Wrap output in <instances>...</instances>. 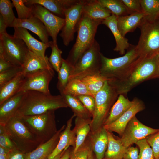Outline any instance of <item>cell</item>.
Returning <instances> with one entry per match:
<instances>
[{
	"mask_svg": "<svg viewBox=\"0 0 159 159\" xmlns=\"http://www.w3.org/2000/svg\"><path fill=\"white\" fill-rule=\"evenodd\" d=\"M159 54L151 57L141 56L125 76L116 81H107L119 95H126L132 89L147 80L159 78Z\"/></svg>",
	"mask_w": 159,
	"mask_h": 159,
	"instance_id": "1",
	"label": "cell"
},
{
	"mask_svg": "<svg viewBox=\"0 0 159 159\" xmlns=\"http://www.w3.org/2000/svg\"><path fill=\"white\" fill-rule=\"evenodd\" d=\"M68 107L61 95H53L34 90L25 92L15 114L24 116L36 115L49 111Z\"/></svg>",
	"mask_w": 159,
	"mask_h": 159,
	"instance_id": "2",
	"label": "cell"
},
{
	"mask_svg": "<svg viewBox=\"0 0 159 159\" xmlns=\"http://www.w3.org/2000/svg\"><path fill=\"white\" fill-rule=\"evenodd\" d=\"M127 52L121 57L110 58L101 54L100 74L107 81L120 80L128 74L141 56L136 46L130 45Z\"/></svg>",
	"mask_w": 159,
	"mask_h": 159,
	"instance_id": "3",
	"label": "cell"
},
{
	"mask_svg": "<svg viewBox=\"0 0 159 159\" xmlns=\"http://www.w3.org/2000/svg\"><path fill=\"white\" fill-rule=\"evenodd\" d=\"M102 20H93L82 15L77 26L75 42L66 59L73 66L93 44L98 27Z\"/></svg>",
	"mask_w": 159,
	"mask_h": 159,
	"instance_id": "4",
	"label": "cell"
},
{
	"mask_svg": "<svg viewBox=\"0 0 159 159\" xmlns=\"http://www.w3.org/2000/svg\"><path fill=\"white\" fill-rule=\"evenodd\" d=\"M119 95L115 88L106 81L102 88L94 95L95 107L90 123V132L93 133L103 126Z\"/></svg>",
	"mask_w": 159,
	"mask_h": 159,
	"instance_id": "5",
	"label": "cell"
},
{
	"mask_svg": "<svg viewBox=\"0 0 159 159\" xmlns=\"http://www.w3.org/2000/svg\"><path fill=\"white\" fill-rule=\"evenodd\" d=\"M54 111L49 110L38 115L19 116L40 145L49 140L57 131Z\"/></svg>",
	"mask_w": 159,
	"mask_h": 159,
	"instance_id": "6",
	"label": "cell"
},
{
	"mask_svg": "<svg viewBox=\"0 0 159 159\" xmlns=\"http://www.w3.org/2000/svg\"><path fill=\"white\" fill-rule=\"evenodd\" d=\"M4 127L6 132L16 148L19 150L28 153L40 145L20 117L15 115Z\"/></svg>",
	"mask_w": 159,
	"mask_h": 159,
	"instance_id": "7",
	"label": "cell"
},
{
	"mask_svg": "<svg viewBox=\"0 0 159 159\" xmlns=\"http://www.w3.org/2000/svg\"><path fill=\"white\" fill-rule=\"evenodd\" d=\"M140 35L136 48L141 56L159 54V18L154 21L143 19L138 27Z\"/></svg>",
	"mask_w": 159,
	"mask_h": 159,
	"instance_id": "8",
	"label": "cell"
},
{
	"mask_svg": "<svg viewBox=\"0 0 159 159\" xmlns=\"http://www.w3.org/2000/svg\"><path fill=\"white\" fill-rule=\"evenodd\" d=\"M98 43L95 40L92 46L80 57L74 66L70 78L81 80L89 75L100 73L101 54Z\"/></svg>",
	"mask_w": 159,
	"mask_h": 159,
	"instance_id": "9",
	"label": "cell"
},
{
	"mask_svg": "<svg viewBox=\"0 0 159 159\" xmlns=\"http://www.w3.org/2000/svg\"><path fill=\"white\" fill-rule=\"evenodd\" d=\"M0 40L4 47L3 54L0 56L14 65L22 67L29 50L24 41L7 32L0 35Z\"/></svg>",
	"mask_w": 159,
	"mask_h": 159,
	"instance_id": "10",
	"label": "cell"
},
{
	"mask_svg": "<svg viewBox=\"0 0 159 159\" xmlns=\"http://www.w3.org/2000/svg\"><path fill=\"white\" fill-rule=\"evenodd\" d=\"M54 74L53 69H41L26 74L19 92L34 90L51 94L49 85Z\"/></svg>",
	"mask_w": 159,
	"mask_h": 159,
	"instance_id": "11",
	"label": "cell"
},
{
	"mask_svg": "<svg viewBox=\"0 0 159 159\" xmlns=\"http://www.w3.org/2000/svg\"><path fill=\"white\" fill-rule=\"evenodd\" d=\"M85 0L77 3L64 11L65 23L59 34L64 45L68 46L74 38L75 32L82 16Z\"/></svg>",
	"mask_w": 159,
	"mask_h": 159,
	"instance_id": "12",
	"label": "cell"
},
{
	"mask_svg": "<svg viewBox=\"0 0 159 159\" xmlns=\"http://www.w3.org/2000/svg\"><path fill=\"white\" fill-rule=\"evenodd\" d=\"M159 131V129L153 128L143 124L135 116L129 122L121 137L118 138L123 146L127 148Z\"/></svg>",
	"mask_w": 159,
	"mask_h": 159,
	"instance_id": "13",
	"label": "cell"
},
{
	"mask_svg": "<svg viewBox=\"0 0 159 159\" xmlns=\"http://www.w3.org/2000/svg\"><path fill=\"white\" fill-rule=\"evenodd\" d=\"M28 6L32 8L33 16L38 18L43 23L53 42L57 44V36L64 25L65 19L54 15L39 4Z\"/></svg>",
	"mask_w": 159,
	"mask_h": 159,
	"instance_id": "14",
	"label": "cell"
},
{
	"mask_svg": "<svg viewBox=\"0 0 159 159\" xmlns=\"http://www.w3.org/2000/svg\"><path fill=\"white\" fill-rule=\"evenodd\" d=\"M135 102L132 107L116 121L110 124L103 126L109 131L114 132L121 136L127 124L138 112L143 110L145 106L140 100L135 98Z\"/></svg>",
	"mask_w": 159,
	"mask_h": 159,
	"instance_id": "15",
	"label": "cell"
},
{
	"mask_svg": "<svg viewBox=\"0 0 159 159\" xmlns=\"http://www.w3.org/2000/svg\"><path fill=\"white\" fill-rule=\"evenodd\" d=\"M13 36L22 39L25 42L29 50L36 55L44 57L46 49L50 47L49 42L45 43L39 41L33 37L27 29L21 27H15Z\"/></svg>",
	"mask_w": 159,
	"mask_h": 159,
	"instance_id": "16",
	"label": "cell"
},
{
	"mask_svg": "<svg viewBox=\"0 0 159 159\" xmlns=\"http://www.w3.org/2000/svg\"><path fill=\"white\" fill-rule=\"evenodd\" d=\"M11 27H21L29 29L37 35L42 42L49 43V36L47 29L42 21L36 17L33 16L25 19L16 18Z\"/></svg>",
	"mask_w": 159,
	"mask_h": 159,
	"instance_id": "17",
	"label": "cell"
},
{
	"mask_svg": "<svg viewBox=\"0 0 159 159\" xmlns=\"http://www.w3.org/2000/svg\"><path fill=\"white\" fill-rule=\"evenodd\" d=\"M77 0H26L25 4L28 6L39 4L54 15L64 18L65 10L78 3Z\"/></svg>",
	"mask_w": 159,
	"mask_h": 159,
	"instance_id": "18",
	"label": "cell"
},
{
	"mask_svg": "<svg viewBox=\"0 0 159 159\" xmlns=\"http://www.w3.org/2000/svg\"><path fill=\"white\" fill-rule=\"evenodd\" d=\"M25 92H18L0 105V125L4 126L15 116Z\"/></svg>",
	"mask_w": 159,
	"mask_h": 159,
	"instance_id": "19",
	"label": "cell"
},
{
	"mask_svg": "<svg viewBox=\"0 0 159 159\" xmlns=\"http://www.w3.org/2000/svg\"><path fill=\"white\" fill-rule=\"evenodd\" d=\"M75 117L73 115L67 121L66 125L62 132L58 143L56 148L48 157L47 159H52L64 150L72 146L74 148L76 144V136L71 128L73 118Z\"/></svg>",
	"mask_w": 159,
	"mask_h": 159,
	"instance_id": "20",
	"label": "cell"
},
{
	"mask_svg": "<svg viewBox=\"0 0 159 159\" xmlns=\"http://www.w3.org/2000/svg\"><path fill=\"white\" fill-rule=\"evenodd\" d=\"M63 125L49 140L39 145L33 151L26 153L25 159H47L56 148L60 135L65 127Z\"/></svg>",
	"mask_w": 159,
	"mask_h": 159,
	"instance_id": "21",
	"label": "cell"
},
{
	"mask_svg": "<svg viewBox=\"0 0 159 159\" xmlns=\"http://www.w3.org/2000/svg\"><path fill=\"white\" fill-rule=\"evenodd\" d=\"M88 135L91 148L96 159H103L108 145L107 130L103 126L93 133Z\"/></svg>",
	"mask_w": 159,
	"mask_h": 159,
	"instance_id": "22",
	"label": "cell"
},
{
	"mask_svg": "<svg viewBox=\"0 0 159 159\" xmlns=\"http://www.w3.org/2000/svg\"><path fill=\"white\" fill-rule=\"evenodd\" d=\"M117 17L112 14L110 16L103 20L102 24L110 29L114 37L116 45L114 50L123 55L125 54L126 50L129 48L131 44L128 42V40L122 36L117 26Z\"/></svg>",
	"mask_w": 159,
	"mask_h": 159,
	"instance_id": "23",
	"label": "cell"
},
{
	"mask_svg": "<svg viewBox=\"0 0 159 159\" xmlns=\"http://www.w3.org/2000/svg\"><path fill=\"white\" fill-rule=\"evenodd\" d=\"M22 67V72L24 75L41 69H53L47 55L44 57H41L30 50Z\"/></svg>",
	"mask_w": 159,
	"mask_h": 159,
	"instance_id": "24",
	"label": "cell"
},
{
	"mask_svg": "<svg viewBox=\"0 0 159 159\" xmlns=\"http://www.w3.org/2000/svg\"><path fill=\"white\" fill-rule=\"evenodd\" d=\"M82 14L93 20H103L110 16L111 12L98 0H85Z\"/></svg>",
	"mask_w": 159,
	"mask_h": 159,
	"instance_id": "25",
	"label": "cell"
},
{
	"mask_svg": "<svg viewBox=\"0 0 159 159\" xmlns=\"http://www.w3.org/2000/svg\"><path fill=\"white\" fill-rule=\"evenodd\" d=\"M134 102V98L130 101L124 95H119L117 101L112 107L103 126L108 125L116 121L132 107Z\"/></svg>",
	"mask_w": 159,
	"mask_h": 159,
	"instance_id": "26",
	"label": "cell"
},
{
	"mask_svg": "<svg viewBox=\"0 0 159 159\" xmlns=\"http://www.w3.org/2000/svg\"><path fill=\"white\" fill-rule=\"evenodd\" d=\"M145 16L143 12L136 13L117 17V26L122 36L133 32L139 27Z\"/></svg>",
	"mask_w": 159,
	"mask_h": 159,
	"instance_id": "27",
	"label": "cell"
},
{
	"mask_svg": "<svg viewBox=\"0 0 159 159\" xmlns=\"http://www.w3.org/2000/svg\"><path fill=\"white\" fill-rule=\"evenodd\" d=\"M24 77L21 72L0 87V105L19 92Z\"/></svg>",
	"mask_w": 159,
	"mask_h": 159,
	"instance_id": "28",
	"label": "cell"
},
{
	"mask_svg": "<svg viewBox=\"0 0 159 159\" xmlns=\"http://www.w3.org/2000/svg\"><path fill=\"white\" fill-rule=\"evenodd\" d=\"M91 118L85 119L76 117L73 129L76 136V144L73 152H75L84 143L90 131Z\"/></svg>",
	"mask_w": 159,
	"mask_h": 159,
	"instance_id": "29",
	"label": "cell"
},
{
	"mask_svg": "<svg viewBox=\"0 0 159 159\" xmlns=\"http://www.w3.org/2000/svg\"><path fill=\"white\" fill-rule=\"evenodd\" d=\"M107 131L108 145L103 159H123L127 148L123 146L119 138H114L111 132Z\"/></svg>",
	"mask_w": 159,
	"mask_h": 159,
	"instance_id": "30",
	"label": "cell"
},
{
	"mask_svg": "<svg viewBox=\"0 0 159 159\" xmlns=\"http://www.w3.org/2000/svg\"><path fill=\"white\" fill-rule=\"evenodd\" d=\"M65 102L74 112L75 117L85 119L92 118V116L81 101L76 97L62 94Z\"/></svg>",
	"mask_w": 159,
	"mask_h": 159,
	"instance_id": "31",
	"label": "cell"
},
{
	"mask_svg": "<svg viewBox=\"0 0 159 159\" xmlns=\"http://www.w3.org/2000/svg\"><path fill=\"white\" fill-rule=\"evenodd\" d=\"M62 94L75 97L81 95H89L93 97L81 80L74 78L69 79L64 90L60 94Z\"/></svg>",
	"mask_w": 159,
	"mask_h": 159,
	"instance_id": "32",
	"label": "cell"
},
{
	"mask_svg": "<svg viewBox=\"0 0 159 159\" xmlns=\"http://www.w3.org/2000/svg\"><path fill=\"white\" fill-rule=\"evenodd\" d=\"M74 66L66 59H63L62 64L58 72V82L57 87L61 94L67 84Z\"/></svg>",
	"mask_w": 159,
	"mask_h": 159,
	"instance_id": "33",
	"label": "cell"
},
{
	"mask_svg": "<svg viewBox=\"0 0 159 159\" xmlns=\"http://www.w3.org/2000/svg\"><path fill=\"white\" fill-rule=\"evenodd\" d=\"M144 18L154 21L159 18V0H140Z\"/></svg>",
	"mask_w": 159,
	"mask_h": 159,
	"instance_id": "34",
	"label": "cell"
},
{
	"mask_svg": "<svg viewBox=\"0 0 159 159\" xmlns=\"http://www.w3.org/2000/svg\"><path fill=\"white\" fill-rule=\"evenodd\" d=\"M88 90L94 95L103 87L107 80L100 73L87 76L81 79Z\"/></svg>",
	"mask_w": 159,
	"mask_h": 159,
	"instance_id": "35",
	"label": "cell"
},
{
	"mask_svg": "<svg viewBox=\"0 0 159 159\" xmlns=\"http://www.w3.org/2000/svg\"><path fill=\"white\" fill-rule=\"evenodd\" d=\"M103 6L109 10L112 14L117 17L130 14L121 0H98Z\"/></svg>",
	"mask_w": 159,
	"mask_h": 159,
	"instance_id": "36",
	"label": "cell"
},
{
	"mask_svg": "<svg viewBox=\"0 0 159 159\" xmlns=\"http://www.w3.org/2000/svg\"><path fill=\"white\" fill-rule=\"evenodd\" d=\"M13 6L10 0H0L1 15L7 26L11 27L16 18L12 9Z\"/></svg>",
	"mask_w": 159,
	"mask_h": 159,
	"instance_id": "37",
	"label": "cell"
},
{
	"mask_svg": "<svg viewBox=\"0 0 159 159\" xmlns=\"http://www.w3.org/2000/svg\"><path fill=\"white\" fill-rule=\"evenodd\" d=\"M49 44L52 52L49 61L52 68L58 72L62 61V51L59 48L57 44L54 43L52 41H49Z\"/></svg>",
	"mask_w": 159,
	"mask_h": 159,
	"instance_id": "38",
	"label": "cell"
},
{
	"mask_svg": "<svg viewBox=\"0 0 159 159\" xmlns=\"http://www.w3.org/2000/svg\"><path fill=\"white\" fill-rule=\"evenodd\" d=\"M12 1L16 10L18 19H25L33 16L31 7L25 5L26 0H12Z\"/></svg>",
	"mask_w": 159,
	"mask_h": 159,
	"instance_id": "39",
	"label": "cell"
},
{
	"mask_svg": "<svg viewBox=\"0 0 159 159\" xmlns=\"http://www.w3.org/2000/svg\"><path fill=\"white\" fill-rule=\"evenodd\" d=\"M135 144L139 149L138 159H159L154 156L146 138L138 141Z\"/></svg>",
	"mask_w": 159,
	"mask_h": 159,
	"instance_id": "40",
	"label": "cell"
},
{
	"mask_svg": "<svg viewBox=\"0 0 159 159\" xmlns=\"http://www.w3.org/2000/svg\"><path fill=\"white\" fill-rule=\"evenodd\" d=\"M91 148L89 138L87 136L84 143L75 152L71 153L70 159H87Z\"/></svg>",
	"mask_w": 159,
	"mask_h": 159,
	"instance_id": "41",
	"label": "cell"
},
{
	"mask_svg": "<svg viewBox=\"0 0 159 159\" xmlns=\"http://www.w3.org/2000/svg\"><path fill=\"white\" fill-rule=\"evenodd\" d=\"M22 71V67L15 66L0 72V87Z\"/></svg>",
	"mask_w": 159,
	"mask_h": 159,
	"instance_id": "42",
	"label": "cell"
},
{
	"mask_svg": "<svg viewBox=\"0 0 159 159\" xmlns=\"http://www.w3.org/2000/svg\"><path fill=\"white\" fill-rule=\"evenodd\" d=\"M76 97L89 111L92 117L95 107V101L94 97L89 95H81Z\"/></svg>",
	"mask_w": 159,
	"mask_h": 159,
	"instance_id": "43",
	"label": "cell"
},
{
	"mask_svg": "<svg viewBox=\"0 0 159 159\" xmlns=\"http://www.w3.org/2000/svg\"><path fill=\"white\" fill-rule=\"evenodd\" d=\"M146 138L154 156L156 158H159V131L148 136Z\"/></svg>",
	"mask_w": 159,
	"mask_h": 159,
	"instance_id": "44",
	"label": "cell"
},
{
	"mask_svg": "<svg viewBox=\"0 0 159 159\" xmlns=\"http://www.w3.org/2000/svg\"><path fill=\"white\" fill-rule=\"evenodd\" d=\"M127 9L130 14L143 12L140 0H121Z\"/></svg>",
	"mask_w": 159,
	"mask_h": 159,
	"instance_id": "45",
	"label": "cell"
},
{
	"mask_svg": "<svg viewBox=\"0 0 159 159\" xmlns=\"http://www.w3.org/2000/svg\"><path fill=\"white\" fill-rule=\"evenodd\" d=\"M0 146L10 150L16 148L6 132L0 134Z\"/></svg>",
	"mask_w": 159,
	"mask_h": 159,
	"instance_id": "46",
	"label": "cell"
},
{
	"mask_svg": "<svg viewBox=\"0 0 159 159\" xmlns=\"http://www.w3.org/2000/svg\"><path fill=\"white\" fill-rule=\"evenodd\" d=\"M139 154L138 147L130 146L127 148L123 159H138Z\"/></svg>",
	"mask_w": 159,
	"mask_h": 159,
	"instance_id": "47",
	"label": "cell"
},
{
	"mask_svg": "<svg viewBox=\"0 0 159 159\" xmlns=\"http://www.w3.org/2000/svg\"><path fill=\"white\" fill-rule=\"evenodd\" d=\"M26 153L16 148L11 150L7 157V159H25Z\"/></svg>",
	"mask_w": 159,
	"mask_h": 159,
	"instance_id": "48",
	"label": "cell"
},
{
	"mask_svg": "<svg viewBox=\"0 0 159 159\" xmlns=\"http://www.w3.org/2000/svg\"><path fill=\"white\" fill-rule=\"evenodd\" d=\"M15 66L3 56L0 55V72Z\"/></svg>",
	"mask_w": 159,
	"mask_h": 159,
	"instance_id": "49",
	"label": "cell"
},
{
	"mask_svg": "<svg viewBox=\"0 0 159 159\" xmlns=\"http://www.w3.org/2000/svg\"><path fill=\"white\" fill-rule=\"evenodd\" d=\"M8 27L4 20L2 16L0 15V35L6 32V28Z\"/></svg>",
	"mask_w": 159,
	"mask_h": 159,
	"instance_id": "50",
	"label": "cell"
},
{
	"mask_svg": "<svg viewBox=\"0 0 159 159\" xmlns=\"http://www.w3.org/2000/svg\"><path fill=\"white\" fill-rule=\"evenodd\" d=\"M68 148L66 150L64 153L59 159H70L71 154L70 148Z\"/></svg>",
	"mask_w": 159,
	"mask_h": 159,
	"instance_id": "51",
	"label": "cell"
},
{
	"mask_svg": "<svg viewBox=\"0 0 159 159\" xmlns=\"http://www.w3.org/2000/svg\"><path fill=\"white\" fill-rule=\"evenodd\" d=\"M10 150L0 146V154L7 156Z\"/></svg>",
	"mask_w": 159,
	"mask_h": 159,
	"instance_id": "52",
	"label": "cell"
},
{
	"mask_svg": "<svg viewBox=\"0 0 159 159\" xmlns=\"http://www.w3.org/2000/svg\"><path fill=\"white\" fill-rule=\"evenodd\" d=\"M94 154L91 149L89 152L87 159H96L95 156L94 155Z\"/></svg>",
	"mask_w": 159,
	"mask_h": 159,
	"instance_id": "53",
	"label": "cell"
},
{
	"mask_svg": "<svg viewBox=\"0 0 159 159\" xmlns=\"http://www.w3.org/2000/svg\"><path fill=\"white\" fill-rule=\"evenodd\" d=\"M4 51V47L2 42L0 40V55H2Z\"/></svg>",
	"mask_w": 159,
	"mask_h": 159,
	"instance_id": "54",
	"label": "cell"
},
{
	"mask_svg": "<svg viewBox=\"0 0 159 159\" xmlns=\"http://www.w3.org/2000/svg\"><path fill=\"white\" fill-rule=\"evenodd\" d=\"M66 150V149H65L62 152H61V153H59V154L58 155L56 156L52 159H59L61 157V156L64 153V152Z\"/></svg>",
	"mask_w": 159,
	"mask_h": 159,
	"instance_id": "55",
	"label": "cell"
},
{
	"mask_svg": "<svg viewBox=\"0 0 159 159\" xmlns=\"http://www.w3.org/2000/svg\"><path fill=\"white\" fill-rule=\"evenodd\" d=\"M7 156L0 154V159H7Z\"/></svg>",
	"mask_w": 159,
	"mask_h": 159,
	"instance_id": "56",
	"label": "cell"
},
{
	"mask_svg": "<svg viewBox=\"0 0 159 159\" xmlns=\"http://www.w3.org/2000/svg\"></svg>",
	"mask_w": 159,
	"mask_h": 159,
	"instance_id": "57",
	"label": "cell"
},
{
	"mask_svg": "<svg viewBox=\"0 0 159 159\" xmlns=\"http://www.w3.org/2000/svg\"></svg>",
	"mask_w": 159,
	"mask_h": 159,
	"instance_id": "58",
	"label": "cell"
}]
</instances>
